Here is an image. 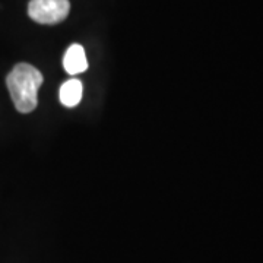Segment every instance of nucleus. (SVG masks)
<instances>
[{
    "instance_id": "nucleus-1",
    "label": "nucleus",
    "mask_w": 263,
    "mask_h": 263,
    "mask_svg": "<svg viewBox=\"0 0 263 263\" xmlns=\"http://www.w3.org/2000/svg\"><path fill=\"white\" fill-rule=\"evenodd\" d=\"M44 78L41 72L28 63L16 65L8 78L6 84L15 108L19 113H31L38 104V88L43 85Z\"/></svg>"
},
{
    "instance_id": "nucleus-2",
    "label": "nucleus",
    "mask_w": 263,
    "mask_h": 263,
    "mask_svg": "<svg viewBox=\"0 0 263 263\" xmlns=\"http://www.w3.org/2000/svg\"><path fill=\"white\" fill-rule=\"evenodd\" d=\"M69 0H31L28 5L29 18L43 25L63 22L69 15Z\"/></svg>"
},
{
    "instance_id": "nucleus-3",
    "label": "nucleus",
    "mask_w": 263,
    "mask_h": 263,
    "mask_svg": "<svg viewBox=\"0 0 263 263\" xmlns=\"http://www.w3.org/2000/svg\"><path fill=\"white\" fill-rule=\"evenodd\" d=\"M63 66L69 75H79L88 69L86 54L81 44H72L67 48L65 59H63Z\"/></svg>"
},
{
    "instance_id": "nucleus-4",
    "label": "nucleus",
    "mask_w": 263,
    "mask_h": 263,
    "mask_svg": "<svg viewBox=\"0 0 263 263\" xmlns=\"http://www.w3.org/2000/svg\"><path fill=\"white\" fill-rule=\"evenodd\" d=\"M84 86L79 79H69L60 86V103L65 107H75L82 100Z\"/></svg>"
}]
</instances>
